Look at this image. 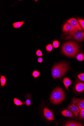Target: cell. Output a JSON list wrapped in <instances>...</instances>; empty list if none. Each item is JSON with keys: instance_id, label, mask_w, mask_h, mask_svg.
Masks as SVG:
<instances>
[{"instance_id": "1", "label": "cell", "mask_w": 84, "mask_h": 126, "mask_svg": "<svg viewBox=\"0 0 84 126\" xmlns=\"http://www.w3.org/2000/svg\"><path fill=\"white\" fill-rule=\"evenodd\" d=\"M62 51L66 55L75 58L79 52L78 44L74 41L67 42L62 46Z\"/></svg>"}, {"instance_id": "2", "label": "cell", "mask_w": 84, "mask_h": 126, "mask_svg": "<svg viewBox=\"0 0 84 126\" xmlns=\"http://www.w3.org/2000/svg\"><path fill=\"white\" fill-rule=\"evenodd\" d=\"M69 67L66 63H62L55 65L52 68L51 73L54 79L61 78L68 71Z\"/></svg>"}, {"instance_id": "3", "label": "cell", "mask_w": 84, "mask_h": 126, "mask_svg": "<svg viewBox=\"0 0 84 126\" xmlns=\"http://www.w3.org/2000/svg\"><path fill=\"white\" fill-rule=\"evenodd\" d=\"M65 97V91L63 89L57 87L52 92L50 96V101L52 104L57 105L64 101Z\"/></svg>"}, {"instance_id": "4", "label": "cell", "mask_w": 84, "mask_h": 126, "mask_svg": "<svg viewBox=\"0 0 84 126\" xmlns=\"http://www.w3.org/2000/svg\"><path fill=\"white\" fill-rule=\"evenodd\" d=\"M68 36L65 39H75L79 42H82L84 39V31L76 29L75 31L68 32Z\"/></svg>"}, {"instance_id": "5", "label": "cell", "mask_w": 84, "mask_h": 126, "mask_svg": "<svg viewBox=\"0 0 84 126\" xmlns=\"http://www.w3.org/2000/svg\"><path fill=\"white\" fill-rule=\"evenodd\" d=\"M43 113L45 117L47 120L50 121H52L53 120V114L50 110L45 108L43 110Z\"/></svg>"}, {"instance_id": "6", "label": "cell", "mask_w": 84, "mask_h": 126, "mask_svg": "<svg viewBox=\"0 0 84 126\" xmlns=\"http://www.w3.org/2000/svg\"><path fill=\"white\" fill-rule=\"evenodd\" d=\"M68 109L75 117H78L80 110L77 106L73 104H71L68 106Z\"/></svg>"}, {"instance_id": "7", "label": "cell", "mask_w": 84, "mask_h": 126, "mask_svg": "<svg viewBox=\"0 0 84 126\" xmlns=\"http://www.w3.org/2000/svg\"><path fill=\"white\" fill-rule=\"evenodd\" d=\"M72 103L77 106L80 110L84 109V100L77 98H74L72 99Z\"/></svg>"}, {"instance_id": "8", "label": "cell", "mask_w": 84, "mask_h": 126, "mask_svg": "<svg viewBox=\"0 0 84 126\" xmlns=\"http://www.w3.org/2000/svg\"><path fill=\"white\" fill-rule=\"evenodd\" d=\"M76 29L75 27L68 23H66L63 28V31L66 33L74 31Z\"/></svg>"}, {"instance_id": "9", "label": "cell", "mask_w": 84, "mask_h": 126, "mask_svg": "<svg viewBox=\"0 0 84 126\" xmlns=\"http://www.w3.org/2000/svg\"><path fill=\"white\" fill-rule=\"evenodd\" d=\"M67 22L71 24L76 29L79 30H82L78 21L75 18H72L68 20Z\"/></svg>"}, {"instance_id": "10", "label": "cell", "mask_w": 84, "mask_h": 126, "mask_svg": "<svg viewBox=\"0 0 84 126\" xmlns=\"http://www.w3.org/2000/svg\"><path fill=\"white\" fill-rule=\"evenodd\" d=\"M63 83L66 89L69 91V87L71 84L72 83L71 80L68 78L65 77L63 79Z\"/></svg>"}, {"instance_id": "11", "label": "cell", "mask_w": 84, "mask_h": 126, "mask_svg": "<svg viewBox=\"0 0 84 126\" xmlns=\"http://www.w3.org/2000/svg\"><path fill=\"white\" fill-rule=\"evenodd\" d=\"M61 114L63 116L67 117H73L74 115L70 111L67 110H65L61 112Z\"/></svg>"}, {"instance_id": "12", "label": "cell", "mask_w": 84, "mask_h": 126, "mask_svg": "<svg viewBox=\"0 0 84 126\" xmlns=\"http://www.w3.org/2000/svg\"><path fill=\"white\" fill-rule=\"evenodd\" d=\"M64 126H82V124L79 122L75 121H70L67 123Z\"/></svg>"}, {"instance_id": "13", "label": "cell", "mask_w": 84, "mask_h": 126, "mask_svg": "<svg viewBox=\"0 0 84 126\" xmlns=\"http://www.w3.org/2000/svg\"><path fill=\"white\" fill-rule=\"evenodd\" d=\"M76 89L78 92H82L84 90V84L82 83L77 84L76 86Z\"/></svg>"}, {"instance_id": "14", "label": "cell", "mask_w": 84, "mask_h": 126, "mask_svg": "<svg viewBox=\"0 0 84 126\" xmlns=\"http://www.w3.org/2000/svg\"><path fill=\"white\" fill-rule=\"evenodd\" d=\"M24 23V21L15 22L13 24V26L15 28H18L22 26Z\"/></svg>"}, {"instance_id": "15", "label": "cell", "mask_w": 84, "mask_h": 126, "mask_svg": "<svg viewBox=\"0 0 84 126\" xmlns=\"http://www.w3.org/2000/svg\"><path fill=\"white\" fill-rule=\"evenodd\" d=\"M1 78L0 80L1 82V87L4 86L6 83V79L5 77L1 75Z\"/></svg>"}, {"instance_id": "16", "label": "cell", "mask_w": 84, "mask_h": 126, "mask_svg": "<svg viewBox=\"0 0 84 126\" xmlns=\"http://www.w3.org/2000/svg\"><path fill=\"white\" fill-rule=\"evenodd\" d=\"M14 101L15 104L17 106H21L23 104V103L21 101L16 98H14Z\"/></svg>"}, {"instance_id": "17", "label": "cell", "mask_w": 84, "mask_h": 126, "mask_svg": "<svg viewBox=\"0 0 84 126\" xmlns=\"http://www.w3.org/2000/svg\"><path fill=\"white\" fill-rule=\"evenodd\" d=\"M76 58L78 61L81 62L84 60V56L82 53L79 54L77 56Z\"/></svg>"}, {"instance_id": "18", "label": "cell", "mask_w": 84, "mask_h": 126, "mask_svg": "<svg viewBox=\"0 0 84 126\" xmlns=\"http://www.w3.org/2000/svg\"><path fill=\"white\" fill-rule=\"evenodd\" d=\"M81 27L84 31V20L80 19H78Z\"/></svg>"}, {"instance_id": "19", "label": "cell", "mask_w": 84, "mask_h": 126, "mask_svg": "<svg viewBox=\"0 0 84 126\" xmlns=\"http://www.w3.org/2000/svg\"><path fill=\"white\" fill-rule=\"evenodd\" d=\"M53 47L51 44L47 45L46 47V49L47 51L50 52L52 50Z\"/></svg>"}, {"instance_id": "20", "label": "cell", "mask_w": 84, "mask_h": 126, "mask_svg": "<svg viewBox=\"0 0 84 126\" xmlns=\"http://www.w3.org/2000/svg\"><path fill=\"white\" fill-rule=\"evenodd\" d=\"M40 73L39 72L34 71L32 75L34 78H37L40 75Z\"/></svg>"}, {"instance_id": "21", "label": "cell", "mask_w": 84, "mask_h": 126, "mask_svg": "<svg viewBox=\"0 0 84 126\" xmlns=\"http://www.w3.org/2000/svg\"><path fill=\"white\" fill-rule=\"evenodd\" d=\"M59 45V43L57 41H53V47L55 48H58Z\"/></svg>"}, {"instance_id": "22", "label": "cell", "mask_w": 84, "mask_h": 126, "mask_svg": "<svg viewBox=\"0 0 84 126\" xmlns=\"http://www.w3.org/2000/svg\"><path fill=\"white\" fill-rule=\"evenodd\" d=\"M80 110L79 118L81 119H84V109H81Z\"/></svg>"}, {"instance_id": "23", "label": "cell", "mask_w": 84, "mask_h": 126, "mask_svg": "<svg viewBox=\"0 0 84 126\" xmlns=\"http://www.w3.org/2000/svg\"><path fill=\"white\" fill-rule=\"evenodd\" d=\"M78 76L81 80L84 81V73L80 74L78 75Z\"/></svg>"}, {"instance_id": "24", "label": "cell", "mask_w": 84, "mask_h": 126, "mask_svg": "<svg viewBox=\"0 0 84 126\" xmlns=\"http://www.w3.org/2000/svg\"><path fill=\"white\" fill-rule=\"evenodd\" d=\"M25 104L27 106H30L31 104V101L30 99H27L25 101Z\"/></svg>"}, {"instance_id": "25", "label": "cell", "mask_w": 84, "mask_h": 126, "mask_svg": "<svg viewBox=\"0 0 84 126\" xmlns=\"http://www.w3.org/2000/svg\"><path fill=\"white\" fill-rule=\"evenodd\" d=\"M36 54L38 56H41L43 55L41 51L40 50H38L36 52Z\"/></svg>"}, {"instance_id": "26", "label": "cell", "mask_w": 84, "mask_h": 126, "mask_svg": "<svg viewBox=\"0 0 84 126\" xmlns=\"http://www.w3.org/2000/svg\"><path fill=\"white\" fill-rule=\"evenodd\" d=\"M38 61L39 63H42L43 61V59L41 58V57H40V58H39L38 59Z\"/></svg>"}]
</instances>
